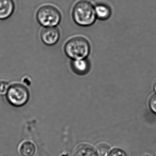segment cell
<instances>
[{"mask_svg": "<svg viewBox=\"0 0 156 156\" xmlns=\"http://www.w3.org/2000/svg\"><path fill=\"white\" fill-rule=\"evenodd\" d=\"M73 17L75 22L81 26H90L96 19L95 7L88 0H79L73 10Z\"/></svg>", "mask_w": 156, "mask_h": 156, "instance_id": "6da1fadb", "label": "cell"}, {"mask_svg": "<svg viewBox=\"0 0 156 156\" xmlns=\"http://www.w3.org/2000/svg\"><path fill=\"white\" fill-rule=\"evenodd\" d=\"M64 51L68 57L73 60L86 59L90 52L88 41L82 37H76L66 43Z\"/></svg>", "mask_w": 156, "mask_h": 156, "instance_id": "7a4b0ae2", "label": "cell"}, {"mask_svg": "<svg viewBox=\"0 0 156 156\" xmlns=\"http://www.w3.org/2000/svg\"><path fill=\"white\" fill-rule=\"evenodd\" d=\"M36 19L38 23L44 27H56L61 22L62 15L56 7L44 5L37 11Z\"/></svg>", "mask_w": 156, "mask_h": 156, "instance_id": "3957f363", "label": "cell"}, {"mask_svg": "<svg viewBox=\"0 0 156 156\" xmlns=\"http://www.w3.org/2000/svg\"><path fill=\"white\" fill-rule=\"evenodd\" d=\"M7 100L12 105L16 107L23 106L30 99V92L25 86L20 83L11 85L6 94Z\"/></svg>", "mask_w": 156, "mask_h": 156, "instance_id": "277c9868", "label": "cell"}, {"mask_svg": "<svg viewBox=\"0 0 156 156\" xmlns=\"http://www.w3.org/2000/svg\"><path fill=\"white\" fill-rule=\"evenodd\" d=\"M43 42L48 46L56 44L60 38V32L56 27H44L41 32Z\"/></svg>", "mask_w": 156, "mask_h": 156, "instance_id": "5b68a950", "label": "cell"}, {"mask_svg": "<svg viewBox=\"0 0 156 156\" xmlns=\"http://www.w3.org/2000/svg\"><path fill=\"white\" fill-rule=\"evenodd\" d=\"M15 9L13 0H0V20L8 19L13 14Z\"/></svg>", "mask_w": 156, "mask_h": 156, "instance_id": "8992f818", "label": "cell"}, {"mask_svg": "<svg viewBox=\"0 0 156 156\" xmlns=\"http://www.w3.org/2000/svg\"><path fill=\"white\" fill-rule=\"evenodd\" d=\"M72 67L75 73L79 75L86 74L89 71L90 65L86 59L73 60Z\"/></svg>", "mask_w": 156, "mask_h": 156, "instance_id": "52a82bcc", "label": "cell"}, {"mask_svg": "<svg viewBox=\"0 0 156 156\" xmlns=\"http://www.w3.org/2000/svg\"><path fill=\"white\" fill-rule=\"evenodd\" d=\"M97 18L102 20H107L110 17L111 11L109 6L104 3H99L95 7Z\"/></svg>", "mask_w": 156, "mask_h": 156, "instance_id": "ba28073f", "label": "cell"}, {"mask_svg": "<svg viewBox=\"0 0 156 156\" xmlns=\"http://www.w3.org/2000/svg\"><path fill=\"white\" fill-rule=\"evenodd\" d=\"M36 151L35 145L30 141L23 142L20 146V151L23 156H33Z\"/></svg>", "mask_w": 156, "mask_h": 156, "instance_id": "9c48e42d", "label": "cell"}, {"mask_svg": "<svg viewBox=\"0 0 156 156\" xmlns=\"http://www.w3.org/2000/svg\"><path fill=\"white\" fill-rule=\"evenodd\" d=\"M75 156H98L96 151L89 145L80 146L76 151Z\"/></svg>", "mask_w": 156, "mask_h": 156, "instance_id": "30bf717a", "label": "cell"}, {"mask_svg": "<svg viewBox=\"0 0 156 156\" xmlns=\"http://www.w3.org/2000/svg\"><path fill=\"white\" fill-rule=\"evenodd\" d=\"M110 147L106 143L99 144L96 147L98 156H108L110 151Z\"/></svg>", "mask_w": 156, "mask_h": 156, "instance_id": "8fae6325", "label": "cell"}, {"mask_svg": "<svg viewBox=\"0 0 156 156\" xmlns=\"http://www.w3.org/2000/svg\"><path fill=\"white\" fill-rule=\"evenodd\" d=\"M10 86L9 83L7 81H0V95H6Z\"/></svg>", "mask_w": 156, "mask_h": 156, "instance_id": "7c38bea8", "label": "cell"}, {"mask_svg": "<svg viewBox=\"0 0 156 156\" xmlns=\"http://www.w3.org/2000/svg\"><path fill=\"white\" fill-rule=\"evenodd\" d=\"M109 156H128L125 151L120 148L113 149L109 154Z\"/></svg>", "mask_w": 156, "mask_h": 156, "instance_id": "4fadbf2b", "label": "cell"}, {"mask_svg": "<svg viewBox=\"0 0 156 156\" xmlns=\"http://www.w3.org/2000/svg\"><path fill=\"white\" fill-rule=\"evenodd\" d=\"M149 106L151 111L156 114V94L153 95L150 99Z\"/></svg>", "mask_w": 156, "mask_h": 156, "instance_id": "5bb4252c", "label": "cell"}, {"mask_svg": "<svg viewBox=\"0 0 156 156\" xmlns=\"http://www.w3.org/2000/svg\"><path fill=\"white\" fill-rule=\"evenodd\" d=\"M153 88H154V91L156 93V82L154 83Z\"/></svg>", "mask_w": 156, "mask_h": 156, "instance_id": "9a60e30c", "label": "cell"}]
</instances>
